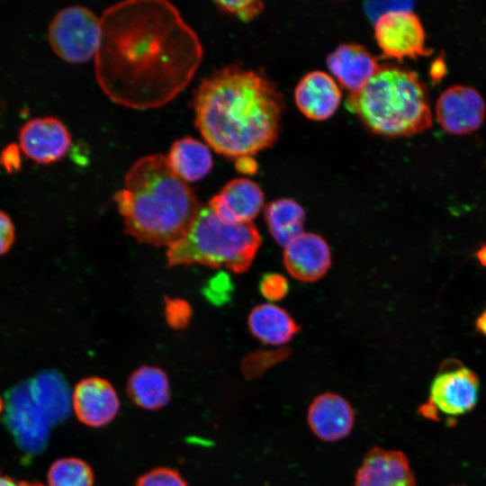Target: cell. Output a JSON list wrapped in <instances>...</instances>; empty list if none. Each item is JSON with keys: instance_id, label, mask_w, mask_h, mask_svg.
Returning a JSON list of instances; mask_svg holds the SVG:
<instances>
[{"instance_id": "836d02e7", "label": "cell", "mask_w": 486, "mask_h": 486, "mask_svg": "<svg viewBox=\"0 0 486 486\" xmlns=\"http://www.w3.org/2000/svg\"><path fill=\"white\" fill-rule=\"evenodd\" d=\"M0 486H45V485L38 482L15 480L8 475L3 474L0 470Z\"/></svg>"}, {"instance_id": "8d00e7d4", "label": "cell", "mask_w": 486, "mask_h": 486, "mask_svg": "<svg viewBox=\"0 0 486 486\" xmlns=\"http://www.w3.org/2000/svg\"><path fill=\"white\" fill-rule=\"evenodd\" d=\"M2 409H3V402H2V400H0V412L2 411Z\"/></svg>"}, {"instance_id": "52a82bcc", "label": "cell", "mask_w": 486, "mask_h": 486, "mask_svg": "<svg viewBox=\"0 0 486 486\" xmlns=\"http://www.w3.org/2000/svg\"><path fill=\"white\" fill-rule=\"evenodd\" d=\"M479 389V378L472 369L459 361L446 360L431 382L428 404L436 414L462 416L477 404Z\"/></svg>"}, {"instance_id": "d6a6232c", "label": "cell", "mask_w": 486, "mask_h": 486, "mask_svg": "<svg viewBox=\"0 0 486 486\" xmlns=\"http://www.w3.org/2000/svg\"><path fill=\"white\" fill-rule=\"evenodd\" d=\"M236 168L244 174H253L256 171V162L252 157H241L236 159Z\"/></svg>"}, {"instance_id": "f546056e", "label": "cell", "mask_w": 486, "mask_h": 486, "mask_svg": "<svg viewBox=\"0 0 486 486\" xmlns=\"http://www.w3.org/2000/svg\"><path fill=\"white\" fill-rule=\"evenodd\" d=\"M280 354L271 352H262L261 354L251 355L243 364V369L248 376H256L263 372L271 364L277 360Z\"/></svg>"}, {"instance_id": "9a60e30c", "label": "cell", "mask_w": 486, "mask_h": 486, "mask_svg": "<svg viewBox=\"0 0 486 486\" xmlns=\"http://www.w3.org/2000/svg\"><path fill=\"white\" fill-rule=\"evenodd\" d=\"M209 206L227 221L251 223L263 209L264 194L254 181L235 178L211 199Z\"/></svg>"}, {"instance_id": "f1b7e54d", "label": "cell", "mask_w": 486, "mask_h": 486, "mask_svg": "<svg viewBox=\"0 0 486 486\" xmlns=\"http://www.w3.org/2000/svg\"><path fill=\"white\" fill-rule=\"evenodd\" d=\"M165 315L170 327L180 329L188 325L192 309L190 304L182 299H166Z\"/></svg>"}, {"instance_id": "4fadbf2b", "label": "cell", "mask_w": 486, "mask_h": 486, "mask_svg": "<svg viewBox=\"0 0 486 486\" xmlns=\"http://www.w3.org/2000/svg\"><path fill=\"white\" fill-rule=\"evenodd\" d=\"M71 404L79 421L94 428L111 422L120 408L114 388L100 377L81 380L72 393Z\"/></svg>"}, {"instance_id": "8fae6325", "label": "cell", "mask_w": 486, "mask_h": 486, "mask_svg": "<svg viewBox=\"0 0 486 486\" xmlns=\"http://www.w3.org/2000/svg\"><path fill=\"white\" fill-rule=\"evenodd\" d=\"M21 150L38 164H51L63 158L71 145V135L55 117L34 118L19 131Z\"/></svg>"}, {"instance_id": "1f68e13d", "label": "cell", "mask_w": 486, "mask_h": 486, "mask_svg": "<svg viewBox=\"0 0 486 486\" xmlns=\"http://www.w3.org/2000/svg\"><path fill=\"white\" fill-rule=\"evenodd\" d=\"M15 239L14 223L7 213L0 210V256L8 252Z\"/></svg>"}, {"instance_id": "8992f818", "label": "cell", "mask_w": 486, "mask_h": 486, "mask_svg": "<svg viewBox=\"0 0 486 486\" xmlns=\"http://www.w3.org/2000/svg\"><path fill=\"white\" fill-rule=\"evenodd\" d=\"M52 50L63 60L81 64L94 58L100 39V18L82 5L63 8L49 25Z\"/></svg>"}, {"instance_id": "7a4b0ae2", "label": "cell", "mask_w": 486, "mask_h": 486, "mask_svg": "<svg viewBox=\"0 0 486 486\" xmlns=\"http://www.w3.org/2000/svg\"><path fill=\"white\" fill-rule=\"evenodd\" d=\"M193 107L195 126L207 144L237 159L275 142L284 100L262 73L230 66L202 80Z\"/></svg>"}, {"instance_id": "484cf974", "label": "cell", "mask_w": 486, "mask_h": 486, "mask_svg": "<svg viewBox=\"0 0 486 486\" xmlns=\"http://www.w3.org/2000/svg\"><path fill=\"white\" fill-rule=\"evenodd\" d=\"M135 486H187V484L177 471L160 467L140 476Z\"/></svg>"}, {"instance_id": "4dcf8cb0", "label": "cell", "mask_w": 486, "mask_h": 486, "mask_svg": "<svg viewBox=\"0 0 486 486\" xmlns=\"http://www.w3.org/2000/svg\"><path fill=\"white\" fill-rule=\"evenodd\" d=\"M0 166L9 173H17L22 166L21 148L12 143L4 148L0 154Z\"/></svg>"}, {"instance_id": "ffe728a7", "label": "cell", "mask_w": 486, "mask_h": 486, "mask_svg": "<svg viewBox=\"0 0 486 486\" xmlns=\"http://www.w3.org/2000/svg\"><path fill=\"white\" fill-rule=\"evenodd\" d=\"M166 158L174 173L186 183L205 177L213 166L209 147L192 137L176 140Z\"/></svg>"}, {"instance_id": "2e32d148", "label": "cell", "mask_w": 486, "mask_h": 486, "mask_svg": "<svg viewBox=\"0 0 486 486\" xmlns=\"http://www.w3.org/2000/svg\"><path fill=\"white\" fill-rule=\"evenodd\" d=\"M284 259L294 278L312 282L326 274L330 266L331 254L320 236L302 232L284 247Z\"/></svg>"}, {"instance_id": "7402d4cb", "label": "cell", "mask_w": 486, "mask_h": 486, "mask_svg": "<svg viewBox=\"0 0 486 486\" xmlns=\"http://www.w3.org/2000/svg\"><path fill=\"white\" fill-rule=\"evenodd\" d=\"M127 392L132 402L144 410L161 409L170 398L166 374L156 366H141L129 377Z\"/></svg>"}, {"instance_id": "7c38bea8", "label": "cell", "mask_w": 486, "mask_h": 486, "mask_svg": "<svg viewBox=\"0 0 486 486\" xmlns=\"http://www.w3.org/2000/svg\"><path fill=\"white\" fill-rule=\"evenodd\" d=\"M354 486H416V479L404 453L374 446L364 455Z\"/></svg>"}, {"instance_id": "5b68a950", "label": "cell", "mask_w": 486, "mask_h": 486, "mask_svg": "<svg viewBox=\"0 0 486 486\" xmlns=\"http://www.w3.org/2000/svg\"><path fill=\"white\" fill-rule=\"evenodd\" d=\"M251 223H233L220 218L209 205L200 206L184 235L168 247V265L200 264L246 271L260 246Z\"/></svg>"}, {"instance_id": "277c9868", "label": "cell", "mask_w": 486, "mask_h": 486, "mask_svg": "<svg viewBox=\"0 0 486 486\" xmlns=\"http://www.w3.org/2000/svg\"><path fill=\"white\" fill-rule=\"evenodd\" d=\"M346 106L386 137L415 135L433 123L425 85L415 72L394 65L380 66L362 89L349 93Z\"/></svg>"}, {"instance_id": "5bb4252c", "label": "cell", "mask_w": 486, "mask_h": 486, "mask_svg": "<svg viewBox=\"0 0 486 486\" xmlns=\"http://www.w3.org/2000/svg\"><path fill=\"white\" fill-rule=\"evenodd\" d=\"M307 422L320 440L335 442L348 436L355 423L351 404L341 395L325 392L313 399L308 408Z\"/></svg>"}, {"instance_id": "ba28073f", "label": "cell", "mask_w": 486, "mask_h": 486, "mask_svg": "<svg viewBox=\"0 0 486 486\" xmlns=\"http://www.w3.org/2000/svg\"><path fill=\"white\" fill-rule=\"evenodd\" d=\"M374 37L383 56L398 61L432 53L426 46V33L419 18L408 10L381 14L374 24Z\"/></svg>"}, {"instance_id": "30bf717a", "label": "cell", "mask_w": 486, "mask_h": 486, "mask_svg": "<svg viewBox=\"0 0 486 486\" xmlns=\"http://www.w3.org/2000/svg\"><path fill=\"white\" fill-rule=\"evenodd\" d=\"M435 112L436 121L445 131L465 135L481 128L486 115V104L475 88L455 85L441 93Z\"/></svg>"}, {"instance_id": "d4e9b609", "label": "cell", "mask_w": 486, "mask_h": 486, "mask_svg": "<svg viewBox=\"0 0 486 486\" xmlns=\"http://www.w3.org/2000/svg\"><path fill=\"white\" fill-rule=\"evenodd\" d=\"M233 289L230 275L225 272H220L209 280L203 289V294L212 303L221 305L230 299Z\"/></svg>"}, {"instance_id": "44dd1931", "label": "cell", "mask_w": 486, "mask_h": 486, "mask_svg": "<svg viewBox=\"0 0 486 486\" xmlns=\"http://www.w3.org/2000/svg\"><path fill=\"white\" fill-rule=\"evenodd\" d=\"M248 328L254 337L271 346L288 343L299 328L291 315L274 303L255 307L248 316Z\"/></svg>"}, {"instance_id": "603a6c76", "label": "cell", "mask_w": 486, "mask_h": 486, "mask_svg": "<svg viewBox=\"0 0 486 486\" xmlns=\"http://www.w3.org/2000/svg\"><path fill=\"white\" fill-rule=\"evenodd\" d=\"M265 219L275 241L285 247L302 233L305 212L294 200H275L265 208Z\"/></svg>"}, {"instance_id": "d6986e66", "label": "cell", "mask_w": 486, "mask_h": 486, "mask_svg": "<svg viewBox=\"0 0 486 486\" xmlns=\"http://www.w3.org/2000/svg\"><path fill=\"white\" fill-rule=\"evenodd\" d=\"M27 382L32 399L50 425L66 418L72 396L58 373L44 371Z\"/></svg>"}, {"instance_id": "9c48e42d", "label": "cell", "mask_w": 486, "mask_h": 486, "mask_svg": "<svg viewBox=\"0 0 486 486\" xmlns=\"http://www.w3.org/2000/svg\"><path fill=\"white\" fill-rule=\"evenodd\" d=\"M6 399L5 420L17 445L28 453L40 452L51 425L32 399L27 381L13 387Z\"/></svg>"}, {"instance_id": "3957f363", "label": "cell", "mask_w": 486, "mask_h": 486, "mask_svg": "<svg viewBox=\"0 0 486 486\" xmlns=\"http://www.w3.org/2000/svg\"><path fill=\"white\" fill-rule=\"evenodd\" d=\"M113 199L126 232L154 246L169 247L179 240L200 207L188 184L158 153L144 156L130 166L124 187Z\"/></svg>"}, {"instance_id": "6da1fadb", "label": "cell", "mask_w": 486, "mask_h": 486, "mask_svg": "<svg viewBox=\"0 0 486 486\" xmlns=\"http://www.w3.org/2000/svg\"><path fill=\"white\" fill-rule=\"evenodd\" d=\"M195 32L165 0H128L100 17L94 75L114 104L159 108L191 82L202 59Z\"/></svg>"}, {"instance_id": "d590c367", "label": "cell", "mask_w": 486, "mask_h": 486, "mask_svg": "<svg viewBox=\"0 0 486 486\" xmlns=\"http://www.w3.org/2000/svg\"><path fill=\"white\" fill-rule=\"evenodd\" d=\"M476 256L480 263L486 266V245L481 247V248L477 251Z\"/></svg>"}, {"instance_id": "e575fe53", "label": "cell", "mask_w": 486, "mask_h": 486, "mask_svg": "<svg viewBox=\"0 0 486 486\" xmlns=\"http://www.w3.org/2000/svg\"><path fill=\"white\" fill-rule=\"evenodd\" d=\"M475 326L479 332L486 336V309L477 318Z\"/></svg>"}, {"instance_id": "ac0fdd59", "label": "cell", "mask_w": 486, "mask_h": 486, "mask_svg": "<svg viewBox=\"0 0 486 486\" xmlns=\"http://www.w3.org/2000/svg\"><path fill=\"white\" fill-rule=\"evenodd\" d=\"M327 65L339 85L350 93L362 89L380 68L367 49L355 43L339 45L327 57Z\"/></svg>"}, {"instance_id": "cb8c5ba5", "label": "cell", "mask_w": 486, "mask_h": 486, "mask_svg": "<svg viewBox=\"0 0 486 486\" xmlns=\"http://www.w3.org/2000/svg\"><path fill=\"white\" fill-rule=\"evenodd\" d=\"M47 480L48 486H93L94 473L85 461L66 457L50 465Z\"/></svg>"}, {"instance_id": "4316f807", "label": "cell", "mask_w": 486, "mask_h": 486, "mask_svg": "<svg viewBox=\"0 0 486 486\" xmlns=\"http://www.w3.org/2000/svg\"><path fill=\"white\" fill-rule=\"evenodd\" d=\"M214 4L223 12L231 14L243 22L252 20L264 9L263 3L257 0L215 1Z\"/></svg>"}, {"instance_id": "e0dca14e", "label": "cell", "mask_w": 486, "mask_h": 486, "mask_svg": "<svg viewBox=\"0 0 486 486\" xmlns=\"http://www.w3.org/2000/svg\"><path fill=\"white\" fill-rule=\"evenodd\" d=\"M294 99L299 110L314 121H324L338 110L341 91L334 78L323 71H311L298 83Z\"/></svg>"}, {"instance_id": "83f0119b", "label": "cell", "mask_w": 486, "mask_h": 486, "mask_svg": "<svg viewBox=\"0 0 486 486\" xmlns=\"http://www.w3.org/2000/svg\"><path fill=\"white\" fill-rule=\"evenodd\" d=\"M261 294L270 302L283 299L289 291L287 279L281 274H265L259 282Z\"/></svg>"}]
</instances>
